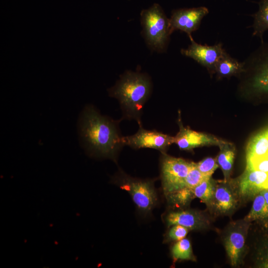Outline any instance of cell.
Listing matches in <instances>:
<instances>
[{"mask_svg": "<svg viewBox=\"0 0 268 268\" xmlns=\"http://www.w3.org/2000/svg\"><path fill=\"white\" fill-rule=\"evenodd\" d=\"M217 181L211 177L204 179L193 189L195 198H198L208 205L213 197Z\"/></svg>", "mask_w": 268, "mask_h": 268, "instance_id": "cell-19", "label": "cell"}, {"mask_svg": "<svg viewBox=\"0 0 268 268\" xmlns=\"http://www.w3.org/2000/svg\"><path fill=\"white\" fill-rule=\"evenodd\" d=\"M171 255L175 261L177 260L196 261L191 241L186 238L176 241L172 247Z\"/></svg>", "mask_w": 268, "mask_h": 268, "instance_id": "cell-20", "label": "cell"}, {"mask_svg": "<svg viewBox=\"0 0 268 268\" xmlns=\"http://www.w3.org/2000/svg\"><path fill=\"white\" fill-rule=\"evenodd\" d=\"M208 12L205 6L173 10L169 18L171 33L179 30L192 37V33L199 29L201 20Z\"/></svg>", "mask_w": 268, "mask_h": 268, "instance_id": "cell-11", "label": "cell"}, {"mask_svg": "<svg viewBox=\"0 0 268 268\" xmlns=\"http://www.w3.org/2000/svg\"><path fill=\"white\" fill-rule=\"evenodd\" d=\"M208 178L201 172L196 163L191 162V166L185 180V187L193 190L202 181Z\"/></svg>", "mask_w": 268, "mask_h": 268, "instance_id": "cell-22", "label": "cell"}, {"mask_svg": "<svg viewBox=\"0 0 268 268\" xmlns=\"http://www.w3.org/2000/svg\"><path fill=\"white\" fill-rule=\"evenodd\" d=\"M242 202L235 179L218 180L213 197L207 205L215 216H231Z\"/></svg>", "mask_w": 268, "mask_h": 268, "instance_id": "cell-8", "label": "cell"}, {"mask_svg": "<svg viewBox=\"0 0 268 268\" xmlns=\"http://www.w3.org/2000/svg\"><path fill=\"white\" fill-rule=\"evenodd\" d=\"M258 10L252 15L254 18L252 26L253 35L259 37L263 42V35L268 30V0H261Z\"/></svg>", "mask_w": 268, "mask_h": 268, "instance_id": "cell-17", "label": "cell"}, {"mask_svg": "<svg viewBox=\"0 0 268 268\" xmlns=\"http://www.w3.org/2000/svg\"><path fill=\"white\" fill-rule=\"evenodd\" d=\"M139 125V129L135 134L123 137L124 146H129L135 149L152 148L163 153L174 143V136L155 130H146L141 124Z\"/></svg>", "mask_w": 268, "mask_h": 268, "instance_id": "cell-9", "label": "cell"}, {"mask_svg": "<svg viewBox=\"0 0 268 268\" xmlns=\"http://www.w3.org/2000/svg\"><path fill=\"white\" fill-rule=\"evenodd\" d=\"M201 172L207 177H211L216 169L219 167L216 158L206 157L201 161L196 163Z\"/></svg>", "mask_w": 268, "mask_h": 268, "instance_id": "cell-23", "label": "cell"}, {"mask_svg": "<svg viewBox=\"0 0 268 268\" xmlns=\"http://www.w3.org/2000/svg\"><path fill=\"white\" fill-rule=\"evenodd\" d=\"M244 70L243 62H240L228 53L218 61L215 67V72L219 77L239 75L242 74Z\"/></svg>", "mask_w": 268, "mask_h": 268, "instance_id": "cell-16", "label": "cell"}, {"mask_svg": "<svg viewBox=\"0 0 268 268\" xmlns=\"http://www.w3.org/2000/svg\"><path fill=\"white\" fill-rule=\"evenodd\" d=\"M79 131L86 152L93 157L115 161L124 146L118 122L102 115L91 105L82 112Z\"/></svg>", "mask_w": 268, "mask_h": 268, "instance_id": "cell-1", "label": "cell"}, {"mask_svg": "<svg viewBox=\"0 0 268 268\" xmlns=\"http://www.w3.org/2000/svg\"><path fill=\"white\" fill-rule=\"evenodd\" d=\"M261 193L265 199L266 204L268 207V189L262 191Z\"/></svg>", "mask_w": 268, "mask_h": 268, "instance_id": "cell-26", "label": "cell"}, {"mask_svg": "<svg viewBox=\"0 0 268 268\" xmlns=\"http://www.w3.org/2000/svg\"><path fill=\"white\" fill-rule=\"evenodd\" d=\"M180 118L179 115L178 121L179 131L174 136V143L180 150L190 151L203 146H219L225 141L213 135L196 132L189 127H184Z\"/></svg>", "mask_w": 268, "mask_h": 268, "instance_id": "cell-13", "label": "cell"}, {"mask_svg": "<svg viewBox=\"0 0 268 268\" xmlns=\"http://www.w3.org/2000/svg\"><path fill=\"white\" fill-rule=\"evenodd\" d=\"M244 218L251 222L259 220L266 224L268 223V207L261 192L254 197L252 208Z\"/></svg>", "mask_w": 268, "mask_h": 268, "instance_id": "cell-18", "label": "cell"}, {"mask_svg": "<svg viewBox=\"0 0 268 268\" xmlns=\"http://www.w3.org/2000/svg\"><path fill=\"white\" fill-rule=\"evenodd\" d=\"M191 43L186 49H182L183 55L191 58L202 66L206 67L210 72H215V67L218 61L227 53L221 43L209 46L197 43L190 38Z\"/></svg>", "mask_w": 268, "mask_h": 268, "instance_id": "cell-10", "label": "cell"}, {"mask_svg": "<svg viewBox=\"0 0 268 268\" xmlns=\"http://www.w3.org/2000/svg\"><path fill=\"white\" fill-rule=\"evenodd\" d=\"M143 34L147 45L157 52H164L166 50L171 34L169 19L161 6L154 3L140 13Z\"/></svg>", "mask_w": 268, "mask_h": 268, "instance_id": "cell-3", "label": "cell"}, {"mask_svg": "<svg viewBox=\"0 0 268 268\" xmlns=\"http://www.w3.org/2000/svg\"><path fill=\"white\" fill-rule=\"evenodd\" d=\"M235 180L241 201L253 199L268 189V174L260 170L246 168Z\"/></svg>", "mask_w": 268, "mask_h": 268, "instance_id": "cell-12", "label": "cell"}, {"mask_svg": "<svg viewBox=\"0 0 268 268\" xmlns=\"http://www.w3.org/2000/svg\"><path fill=\"white\" fill-rule=\"evenodd\" d=\"M256 264L259 268H268V237L260 243L257 249Z\"/></svg>", "mask_w": 268, "mask_h": 268, "instance_id": "cell-24", "label": "cell"}, {"mask_svg": "<svg viewBox=\"0 0 268 268\" xmlns=\"http://www.w3.org/2000/svg\"><path fill=\"white\" fill-rule=\"evenodd\" d=\"M151 90L152 83L147 74L128 71L108 92L110 96L118 100L124 117L134 119L140 125L142 108Z\"/></svg>", "mask_w": 268, "mask_h": 268, "instance_id": "cell-2", "label": "cell"}, {"mask_svg": "<svg viewBox=\"0 0 268 268\" xmlns=\"http://www.w3.org/2000/svg\"><path fill=\"white\" fill-rule=\"evenodd\" d=\"M170 229L166 235V241H178L186 238L189 230L180 225H173L170 227Z\"/></svg>", "mask_w": 268, "mask_h": 268, "instance_id": "cell-25", "label": "cell"}, {"mask_svg": "<svg viewBox=\"0 0 268 268\" xmlns=\"http://www.w3.org/2000/svg\"><path fill=\"white\" fill-rule=\"evenodd\" d=\"M218 146L220 151L216 157L217 162L222 171L223 180L227 181L231 179L230 176L235 156V148L233 144L227 141Z\"/></svg>", "mask_w": 268, "mask_h": 268, "instance_id": "cell-15", "label": "cell"}, {"mask_svg": "<svg viewBox=\"0 0 268 268\" xmlns=\"http://www.w3.org/2000/svg\"><path fill=\"white\" fill-rule=\"evenodd\" d=\"M169 202L184 206L189 204L195 198L193 190L184 187L166 196Z\"/></svg>", "mask_w": 268, "mask_h": 268, "instance_id": "cell-21", "label": "cell"}, {"mask_svg": "<svg viewBox=\"0 0 268 268\" xmlns=\"http://www.w3.org/2000/svg\"><path fill=\"white\" fill-rule=\"evenodd\" d=\"M250 224L243 218L230 222L223 231L222 243L232 267H237L243 263Z\"/></svg>", "mask_w": 268, "mask_h": 268, "instance_id": "cell-5", "label": "cell"}, {"mask_svg": "<svg viewBox=\"0 0 268 268\" xmlns=\"http://www.w3.org/2000/svg\"><path fill=\"white\" fill-rule=\"evenodd\" d=\"M191 162L162 153L161 178L165 196L185 187Z\"/></svg>", "mask_w": 268, "mask_h": 268, "instance_id": "cell-7", "label": "cell"}, {"mask_svg": "<svg viewBox=\"0 0 268 268\" xmlns=\"http://www.w3.org/2000/svg\"><path fill=\"white\" fill-rule=\"evenodd\" d=\"M113 181L130 194L141 211L149 212L156 205L157 195L151 181L133 178L122 173L116 176Z\"/></svg>", "mask_w": 268, "mask_h": 268, "instance_id": "cell-6", "label": "cell"}, {"mask_svg": "<svg viewBox=\"0 0 268 268\" xmlns=\"http://www.w3.org/2000/svg\"><path fill=\"white\" fill-rule=\"evenodd\" d=\"M168 227L180 225L189 230H202L210 226V219L205 212L195 209H182L169 212L165 217Z\"/></svg>", "mask_w": 268, "mask_h": 268, "instance_id": "cell-14", "label": "cell"}, {"mask_svg": "<svg viewBox=\"0 0 268 268\" xmlns=\"http://www.w3.org/2000/svg\"><path fill=\"white\" fill-rule=\"evenodd\" d=\"M243 73L251 74L247 86L253 93L268 94V42L261 45L243 62Z\"/></svg>", "mask_w": 268, "mask_h": 268, "instance_id": "cell-4", "label": "cell"}]
</instances>
